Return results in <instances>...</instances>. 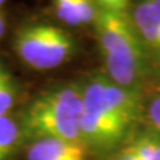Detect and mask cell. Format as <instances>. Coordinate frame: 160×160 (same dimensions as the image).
<instances>
[{"instance_id": "3957f363", "label": "cell", "mask_w": 160, "mask_h": 160, "mask_svg": "<svg viewBox=\"0 0 160 160\" xmlns=\"http://www.w3.org/2000/svg\"><path fill=\"white\" fill-rule=\"evenodd\" d=\"M19 115L28 142L42 138L82 142V87L79 83H66L44 89Z\"/></svg>"}, {"instance_id": "52a82bcc", "label": "cell", "mask_w": 160, "mask_h": 160, "mask_svg": "<svg viewBox=\"0 0 160 160\" xmlns=\"http://www.w3.org/2000/svg\"><path fill=\"white\" fill-rule=\"evenodd\" d=\"M19 112L0 116V160H20L27 144Z\"/></svg>"}, {"instance_id": "5bb4252c", "label": "cell", "mask_w": 160, "mask_h": 160, "mask_svg": "<svg viewBox=\"0 0 160 160\" xmlns=\"http://www.w3.org/2000/svg\"><path fill=\"white\" fill-rule=\"evenodd\" d=\"M4 29H6V23H4L3 15L0 13V38H2V35L4 33Z\"/></svg>"}, {"instance_id": "277c9868", "label": "cell", "mask_w": 160, "mask_h": 160, "mask_svg": "<svg viewBox=\"0 0 160 160\" xmlns=\"http://www.w3.org/2000/svg\"><path fill=\"white\" fill-rule=\"evenodd\" d=\"M13 49L27 67L35 71H49L68 62L75 52V40L60 27L32 23L16 31Z\"/></svg>"}, {"instance_id": "9a60e30c", "label": "cell", "mask_w": 160, "mask_h": 160, "mask_svg": "<svg viewBox=\"0 0 160 160\" xmlns=\"http://www.w3.org/2000/svg\"><path fill=\"white\" fill-rule=\"evenodd\" d=\"M4 2H6V0H0V6H2V4H3Z\"/></svg>"}, {"instance_id": "ba28073f", "label": "cell", "mask_w": 160, "mask_h": 160, "mask_svg": "<svg viewBox=\"0 0 160 160\" xmlns=\"http://www.w3.org/2000/svg\"><path fill=\"white\" fill-rule=\"evenodd\" d=\"M136 160H160V135L152 129L133 136L124 147Z\"/></svg>"}, {"instance_id": "4fadbf2b", "label": "cell", "mask_w": 160, "mask_h": 160, "mask_svg": "<svg viewBox=\"0 0 160 160\" xmlns=\"http://www.w3.org/2000/svg\"><path fill=\"white\" fill-rule=\"evenodd\" d=\"M115 160H136V159H135L133 156H132V155L131 153H129V152H127L126 151V149H122V151H120L119 152V155H118V158L116 159H115Z\"/></svg>"}, {"instance_id": "7c38bea8", "label": "cell", "mask_w": 160, "mask_h": 160, "mask_svg": "<svg viewBox=\"0 0 160 160\" xmlns=\"http://www.w3.org/2000/svg\"><path fill=\"white\" fill-rule=\"evenodd\" d=\"M102 6V9L113 12H124L128 6V0H95Z\"/></svg>"}, {"instance_id": "6da1fadb", "label": "cell", "mask_w": 160, "mask_h": 160, "mask_svg": "<svg viewBox=\"0 0 160 160\" xmlns=\"http://www.w3.org/2000/svg\"><path fill=\"white\" fill-rule=\"evenodd\" d=\"M83 115L80 140L89 153L107 155L127 142L143 113L139 92L95 72L80 84Z\"/></svg>"}, {"instance_id": "8fae6325", "label": "cell", "mask_w": 160, "mask_h": 160, "mask_svg": "<svg viewBox=\"0 0 160 160\" xmlns=\"http://www.w3.org/2000/svg\"><path fill=\"white\" fill-rule=\"evenodd\" d=\"M144 112H146V116L149 124H151V129L158 135H160V95L155 96L148 103Z\"/></svg>"}, {"instance_id": "8992f818", "label": "cell", "mask_w": 160, "mask_h": 160, "mask_svg": "<svg viewBox=\"0 0 160 160\" xmlns=\"http://www.w3.org/2000/svg\"><path fill=\"white\" fill-rule=\"evenodd\" d=\"M131 20L146 49L160 60V0H140Z\"/></svg>"}, {"instance_id": "5b68a950", "label": "cell", "mask_w": 160, "mask_h": 160, "mask_svg": "<svg viewBox=\"0 0 160 160\" xmlns=\"http://www.w3.org/2000/svg\"><path fill=\"white\" fill-rule=\"evenodd\" d=\"M89 152L82 142L42 138L29 140L23 160H88Z\"/></svg>"}, {"instance_id": "9c48e42d", "label": "cell", "mask_w": 160, "mask_h": 160, "mask_svg": "<svg viewBox=\"0 0 160 160\" xmlns=\"http://www.w3.org/2000/svg\"><path fill=\"white\" fill-rule=\"evenodd\" d=\"M22 99L19 80L0 64V116L12 113Z\"/></svg>"}, {"instance_id": "30bf717a", "label": "cell", "mask_w": 160, "mask_h": 160, "mask_svg": "<svg viewBox=\"0 0 160 160\" xmlns=\"http://www.w3.org/2000/svg\"><path fill=\"white\" fill-rule=\"evenodd\" d=\"M55 9L60 20L68 26H80V15L78 0H53Z\"/></svg>"}, {"instance_id": "7a4b0ae2", "label": "cell", "mask_w": 160, "mask_h": 160, "mask_svg": "<svg viewBox=\"0 0 160 160\" xmlns=\"http://www.w3.org/2000/svg\"><path fill=\"white\" fill-rule=\"evenodd\" d=\"M104 73L118 86L139 91L148 73L147 49L124 12L100 9L95 19Z\"/></svg>"}]
</instances>
